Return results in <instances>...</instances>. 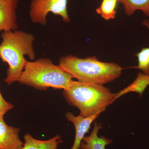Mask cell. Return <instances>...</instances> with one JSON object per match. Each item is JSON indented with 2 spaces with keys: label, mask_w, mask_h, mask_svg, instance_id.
I'll return each mask as SVG.
<instances>
[{
  "label": "cell",
  "mask_w": 149,
  "mask_h": 149,
  "mask_svg": "<svg viewBox=\"0 0 149 149\" xmlns=\"http://www.w3.org/2000/svg\"><path fill=\"white\" fill-rule=\"evenodd\" d=\"M118 2L122 4L128 16H131L136 11L140 10L149 17V0H118Z\"/></svg>",
  "instance_id": "7c38bea8"
},
{
  "label": "cell",
  "mask_w": 149,
  "mask_h": 149,
  "mask_svg": "<svg viewBox=\"0 0 149 149\" xmlns=\"http://www.w3.org/2000/svg\"><path fill=\"white\" fill-rule=\"evenodd\" d=\"M24 139L23 149H58L59 145L63 142L59 135L44 141L35 139L31 134L26 133Z\"/></svg>",
  "instance_id": "30bf717a"
},
{
  "label": "cell",
  "mask_w": 149,
  "mask_h": 149,
  "mask_svg": "<svg viewBox=\"0 0 149 149\" xmlns=\"http://www.w3.org/2000/svg\"><path fill=\"white\" fill-rule=\"evenodd\" d=\"M59 65L77 81L104 85L118 78L122 68L113 62H104L95 56L82 58L76 56H62Z\"/></svg>",
  "instance_id": "3957f363"
},
{
  "label": "cell",
  "mask_w": 149,
  "mask_h": 149,
  "mask_svg": "<svg viewBox=\"0 0 149 149\" xmlns=\"http://www.w3.org/2000/svg\"><path fill=\"white\" fill-rule=\"evenodd\" d=\"M102 128L100 123L95 122L90 136H85L80 144V149H106L107 145L112 143V140L101 136L99 137L98 133Z\"/></svg>",
  "instance_id": "9c48e42d"
},
{
  "label": "cell",
  "mask_w": 149,
  "mask_h": 149,
  "mask_svg": "<svg viewBox=\"0 0 149 149\" xmlns=\"http://www.w3.org/2000/svg\"><path fill=\"white\" fill-rule=\"evenodd\" d=\"M1 37L0 58L8 64L5 82L10 85L17 82L24 69L27 61L24 56L30 60L35 59V37L32 33L18 30L3 32Z\"/></svg>",
  "instance_id": "6da1fadb"
},
{
  "label": "cell",
  "mask_w": 149,
  "mask_h": 149,
  "mask_svg": "<svg viewBox=\"0 0 149 149\" xmlns=\"http://www.w3.org/2000/svg\"><path fill=\"white\" fill-rule=\"evenodd\" d=\"M142 24L149 30V19H144ZM136 56L138 58V65L130 68L140 70L143 73L149 74V47L142 48Z\"/></svg>",
  "instance_id": "4fadbf2b"
},
{
  "label": "cell",
  "mask_w": 149,
  "mask_h": 149,
  "mask_svg": "<svg viewBox=\"0 0 149 149\" xmlns=\"http://www.w3.org/2000/svg\"><path fill=\"white\" fill-rule=\"evenodd\" d=\"M118 0H102L100 6L96 9L98 14L105 20L114 19L116 14Z\"/></svg>",
  "instance_id": "5bb4252c"
},
{
  "label": "cell",
  "mask_w": 149,
  "mask_h": 149,
  "mask_svg": "<svg viewBox=\"0 0 149 149\" xmlns=\"http://www.w3.org/2000/svg\"><path fill=\"white\" fill-rule=\"evenodd\" d=\"M101 113L85 117L82 116H74L72 113L68 112L65 114L67 120L74 124L75 130V135L74 143L70 149H80V144L85 137L86 133H89L92 123L100 116Z\"/></svg>",
  "instance_id": "52a82bcc"
},
{
  "label": "cell",
  "mask_w": 149,
  "mask_h": 149,
  "mask_svg": "<svg viewBox=\"0 0 149 149\" xmlns=\"http://www.w3.org/2000/svg\"><path fill=\"white\" fill-rule=\"evenodd\" d=\"M68 0H32L29 6V16L35 24L45 26L47 16L51 13L61 17L64 22L69 23L70 17L67 10Z\"/></svg>",
  "instance_id": "5b68a950"
},
{
  "label": "cell",
  "mask_w": 149,
  "mask_h": 149,
  "mask_svg": "<svg viewBox=\"0 0 149 149\" xmlns=\"http://www.w3.org/2000/svg\"><path fill=\"white\" fill-rule=\"evenodd\" d=\"M19 0H0V32L18 28L16 10Z\"/></svg>",
  "instance_id": "8992f818"
},
{
  "label": "cell",
  "mask_w": 149,
  "mask_h": 149,
  "mask_svg": "<svg viewBox=\"0 0 149 149\" xmlns=\"http://www.w3.org/2000/svg\"><path fill=\"white\" fill-rule=\"evenodd\" d=\"M71 75L50 59L43 58L33 61H27L17 82L39 91L52 88L67 90L72 81Z\"/></svg>",
  "instance_id": "277c9868"
},
{
  "label": "cell",
  "mask_w": 149,
  "mask_h": 149,
  "mask_svg": "<svg viewBox=\"0 0 149 149\" xmlns=\"http://www.w3.org/2000/svg\"><path fill=\"white\" fill-rule=\"evenodd\" d=\"M14 107L13 104L5 100L2 95L0 89V115H4L9 111L12 109Z\"/></svg>",
  "instance_id": "9a60e30c"
},
{
  "label": "cell",
  "mask_w": 149,
  "mask_h": 149,
  "mask_svg": "<svg viewBox=\"0 0 149 149\" xmlns=\"http://www.w3.org/2000/svg\"><path fill=\"white\" fill-rule=\"evenodd\" d=\"M0 115V149H23L24 143L19 137L20 129L6 123Z\"/></svg>",
  "instance_id": "ba28073f"
},
{
  "label": "cell",
  "mask_w": 149,
  "mask_h": 149,
  "mask_svg": "<svg viewBox=\"0 0 149 149\" xmlns=\"http://www.w3.org/2000/svg\"><path fill=\"white\" fill-rule=\"evenodd\" d=\"M117 93H113L103 85L72 81L63 95L70 105L77 107L85 117L102 113L116 99Z\"/></svg>",
  "instance_id": "7a4b0ae2"
},
{
  "label": "cell",
  "mask_w": 149,
  "mask_h": 149,
  "mask_svg": "<svg viewBox=\"0 0 149 149\" xmlns=\"http://www.w3.org/2000/svg\"><path fill=\"white\" fill-rule=\"evenodd\" d=\"M149 85V74L139 72L133 83L117 93L116 99L121 96L131 92L138 93L141 97L148 86Z\"/></svg>",
  "instance_id": "8fae6325"
}]
</instances>
